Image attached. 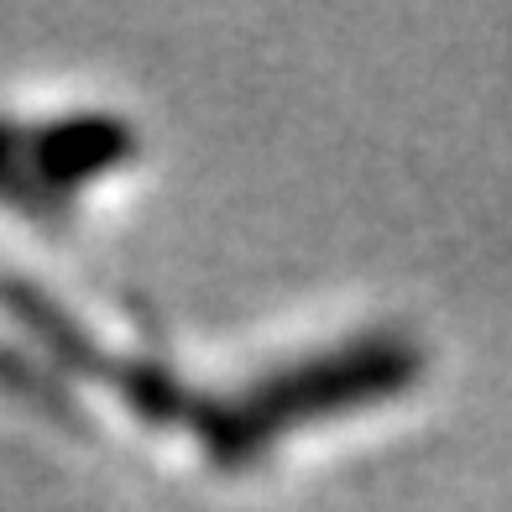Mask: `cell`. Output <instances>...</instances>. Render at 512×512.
<instances>
[{"mask_svg":"<svg viewBox=\"0 0 512 512\" xmlns=\"http://www.w3.org/2000/svg\"><path fill=\"white\" fill-rule=\"evenodd\" d=\"M126 147H131V136H126L121 121H100V115L89 121V115H79V121H58L53 131H42L37 147H32V162L48 183L68 189V183H84V178L105 173Z\"/></svg>","mask_w":512,"mask_h":512,"instance_id":"cell-1","label":"cell"},{"mask_svg":"<svg viewBox=\"0 0 512 512\" xmlns=\"http://www.w3.org/2000/svg\"><path fill=\"white\" fill-rule=\"evenodd\" d=\"M11 147H16V136H11V126H0V173H6V157H11Z\"/></svg>","mask_w":512,"mask_h":512,"instance_id":"cell-2","label":"cell"}]
</instances>
